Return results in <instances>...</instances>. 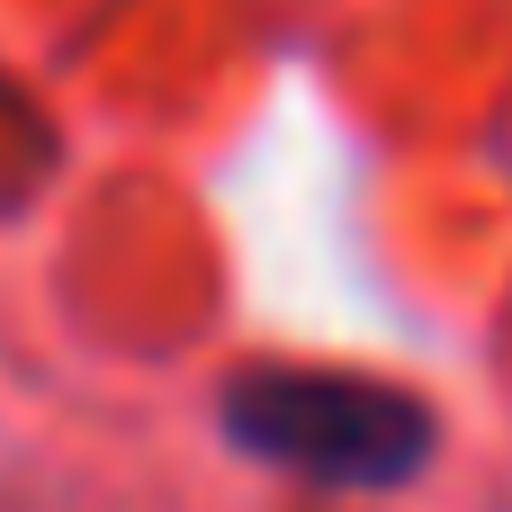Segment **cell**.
Listing matches in <instances>:
<instances>
[{
  "label": "cell",
  "instance_id": "cell-1",
  "mask_svg": "<svg viewBox=\"0 0 512 512\" xmlns=\"http://www.w3.org/2000/svg\"><path fill=\"white\" fill-rule=\"evenodd\" d=\"M216 423L243 459L342 495H387L432 468V405L360 369H297V360L234 369L216 387Z\"/></svg>",
  "mask_w": 512,
  "mask_h": 512
},
{
  "label": "cell",
  "instance_id": "cell-2",
  "mask_svg": "<svg viewBox=\"0 0 512 512\" xmlns=\"http://www.w3.org/2000/svg\"><path fill=\"white\" fill-rule=\"evenodd\" d=\"M54 162H63V135H54V117L0 72V216H18L45 180H54Z\"/></svg>",
  "mask_w": 512,
  "mask_h": 512
}]
</instances>
